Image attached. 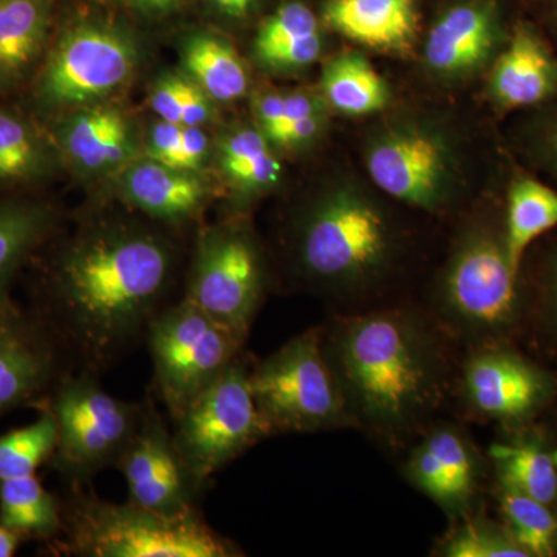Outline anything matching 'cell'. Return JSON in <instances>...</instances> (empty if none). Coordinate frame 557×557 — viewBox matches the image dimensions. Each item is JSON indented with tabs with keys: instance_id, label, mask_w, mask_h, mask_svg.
<instances>
[{
	"instance_id": "obj_1",
	"label": "cell",
	"mask_w": 557,
	"mask_h": 557,
	"mask_svg": "<svg viewBox=\"0 0 557 557\" xmlns=\"http://www.w3.org/2000/svg\"><path fill=\"white\" fill-rule=\"evenodd\" d=\"M174 249L160 234L123 223L95 226L60 249L28 307L75 370L101 376L174 302Z\"/></svg>"
},
{
	"instance_id": "obj_2",
	"label": "cell",
	"mask_w": 557,
	"mask_h": 557,
	"mask_svg": "<svg viewBox=\"0 0 557 557\" xmlns=\"http://www.w3.org/2000/svg\"><path fill=\"white\" fill-rule=\"evenodd\" d=\"M321 330L354 429L383 448L420 438L456 391V343L428 311L387 304L333 313Z\"/></svg>"
},
{
	"instance_id": "obj_3",
	"label": "cell",
	"mask_w": 557,
	"mask_h": 557,
	"mask_svg": "<svg viewBox=\"0 0 557 557\" xmlns=\"http://www.w3.org/2000/svg\"><path fill=\"white\" fill-rule=\"evenodd\" d=\"M397 249L386 211L364 194L344 189L299 219L293 259L300 278L338 306V313H358L376 309L373 296Z\"/></svg>"
},
{
	"instance_id": "obj_4",
	"label": "cell",
	"mask_w": 557,
	"mask_h": 557,
	"mask_svg": "<svg viewBox=\"0 0 557 557\" xmlns=\"http://www.w3.org/2000/svg\"><path fill=\"white\" fill-rule=\"evenodd\" d=\"M60 537L46 545L67 557H240L244 549L209 525L200 508L166 515L104 500L89 486L67 487Z\"/></svg>"
},
{
	"instance_id": "obj_5",
	"label": "cell",
	"mask_w": 557,
	"mask_h": 557,
	"mask_svg": "<svg viewBox=\"0 0 557 557\" xmlns=\"http://www.w3.org/2000/svg\"><path fill=\"white\" fill-rule=\"evenodd\" d=\"M428 313L467 348L515 343L525 332V288L509 258L505 220L478 223L460 237Z\"/></svg>"
},
{
	"instance_id": "obj_6",
	"label": "cell",
	"mask_w": 557,
	"mask_h": 557,
	"mask_svg": "<svg viewBox=\"0 0 557 557\" xmlns=\"http://www.w3.org/2000/svg\"><path fill=\"white\" fill-rule=\"evenodd\" d=\"M145 399L113 397L101 376L75 370L51 391L36 410L54 418L58 445L49 467L67 487L89 486L108 468H115L139 426Z\"/></svg>"
},
{
	"instance_id": "obj_7",
	"label": "cell",
	"mask_w": 557,
	"mask_h": 557,
	"mask_svg": "<svg viewBox=\"0 0 557 557\" xmlns=\"http://www.w3.org/2000/svg\"><path fill=\"white\" fill-rule=\"evenodd\" d=\"M251 388L271 437L354 429L322 350L321 325L299 333L255 362Z\"/></svg>"
},
{
	"instance_id": "obj_8",
	"label": "cell",
	"mask_w": 557,
	"mask_h": 557,
	"mask_svg": "<svg viewBox=\"0 0 557 557\" xmlns=\"http://www.w3.org/2000/svg\"><path fill=\"white\" fill-rule=\"evenodd\" d=\"M145 343L152 359L150 391L172 420L222 376L247 339L177 299L152 319Z\"/></svg>"
},
{
	"instance_id": "obj_9",
	"label": "cell",
	"mask_w": 557,
	"mask_h": 557,
	"mask_svg": "<svg viewBox=\"0 0 557 557\" xmlns=\"http://www.w3.org/2000/svg\"><path fill=\"white\" fill-rule=\"evenodd\" d=\"M252 364L247 351H242L212 386L170 420L180 453L207 485L222 469L271 437L252 395Z\"/></svg>"
},
{
	"instance_id": "obj_10",
	"label": "cell",
	"mask_w": 557,
	"mask_h": 557,
	"mask_svg": "<svg viewBox=\"0 0 557 557\" xmlns=\"http://www.w3.org/2000/svg\"><path fill=\"white\" fill-rule=\"evenodd\" d=\"M454 392L469 416L518 431L555 405L557 376L515 343L480 344L467 348Z\"/></svg>"
},
{
	"instance_id": "obj_11",
	"label": "cell",
	"mask_w": 557,
	"mask_h": 557,
	"mask_svg": "<svg viewBox=\"0 0 557 557\" xmlns=\"http://www.w3.org/2000/svg\"><path fill=\"white\" fill-rule=\"evenodd\" d=\"M265 292V267L258 244L247 230L228 225L201 237L180 299L248 339Z\"/></svg>"
},
{
	"instance_id": "obj_12",
	"label": "cell",
	"mask_w": 557,
	"mask_h": 557,
	"mask_svg": "<svg viewBox=\"0 0 557 557\" xmlns=\"http://www.w3.org/2000/svg\"><path fill=\"white\" fill-rule=\"evenodd\" d=\"M115 468L126 479L131 502L166 515L199 508L209 490L180 453L170 418L160 412L152 391L145 398L137 432Z\"/></svg>"
},
{
	"instance_id": "obj_13",
	"label": "cell",
	"mask_w": 557,
	"mask_h": 557,
	"mask_svg": "<svg viewBox=\"0 0 557 557\" xmlns=\"http://www.w3.org/2000/svg\"><path fill=\"white\" fill-rule=\"evenodd\" d=\"M72 372L64 348L30 307L0 304V417L38 408Z\"/></svg>"
},
{
	"instance_id": "obj_14",
	"label": "cell",
	"mask_w": 557,
	"mask_h": 557,
	"mask_svg": "<svg viewBox=\"0 0 557 557\" xmlns=\"http://www.w3.org/2000/svg\"><path fill=\"white\" fill-rule=\"evenodd\" d=\"M132 67L134 50L127 39L108 28L78 27L51 53L39 94L49 104H81L115 90L129 78Z\"/></svg>"
},
{
	"instance_id": "obj_15",
	"label": "cell",
	"mask_w": 557,
	"mask_h": 557,
	"mask_svg": "<svg viewBox=\"0 0 557 557\" xmlns=\"http://www.w3.org/2000/svg\"><path fill=\"white\" fill-rule=\"evenodd\" d=\"M368 170L380 189L410 207L437 211L449 199V150L434 132H387L369 150Z\"/></svg>"
},
{
	"instance_id": "obj_16",
	"label": "cell",
	"mask_w": 557,
	"mask_h": 557,
	"mask_svg": "<svg viewBox=\"0 0 557 557\" xmlns=\"http://www.w3.org/2000/svg\"><path fill=\"white\" fill-rule=\"evenodd\" d=\"M485 460L463 429L434 423L421 434L405 463L410 485L431 498L450 520L472 509Z\"/></svg>"
},
{
	"instance_id": "obj_17",
	"label": "cell",
	"mask_w": 557,
	"mask_h": 557,
	"mask_svg": "<svg viewBox=\"0 0 557 557\" xmlns=\"http://www.w3.org/2000/svg\"><path fill=\"white\" fill-rule=\"evenodd\" d=\"M490 94L504 110L542 108L557 98V57L527 21L512 27L490 76Z\"/></svg>"
},
{
	"instance_id": "obj_18",
	"label": "cell",
	"mask_w": 557,
	"mask_h": 557,
	"mask_svg": "<svg viewBox=\"0 0 557 557\" xmlns=\"http://www.w3.org/2000/svg\"><path fill=\"white\" fill-rule=\"evenodd\" d=\"M504 40L496 0H474L454 7L431 28L424 47L429 67L461 76L485 65Z\"/></svg>"
},
{
	"instance_id": "obj_19",
	"label": "cell",
	"mask_w": 557,
	"mask_h": 557,
	"mask_svg": "<svg viewBox=\"0 0 557 557\" xmlns=\"http://www.w3.org/2000/svg\"><path fill=\"white\" fill-rule=\"evenodd\" d=\"M325 22L370 49L409 51L416 42V0H330Z\"/></svg>"
},
{
	"instance_id": "obj_20",
	"label": "cell",
	"mask_w": 557,
	"mask_h": 557,
	"mask_svg": "<svg viewBox=\"0 0 557 557\" xmlns=\"http://www.w3.org/2000/svg\"><path fill=\"white\" fill-rule=\"evenodd\" d=\"M487 457L497 483L557 509V448L534 424L509 431Z\"/></svg>"
},
{
	"instance_id": "obj_21",
	"label": "cell",
	"mask_w": 557,
	"mask_h": 557,
	"mask_svg": "<svg viewBox=\"0 0 557 557\" xmlns=\"http://www.w3.org/2000/svg\"><path fill=\"white\" fill-rule=\"evenodd\" d=\"M123 190L127 201L150 219L174 223L193 218L207 194L203 183L188 171L152 159L127 171Z\"/></svg>"
},
{
	"instance_id": "obj_22",
	"label": "cell",
	"mask_w": 557,
	"mask_h": 557,
	"mask_svg": "<svg viewBox=\"0 0 557 557\" xmlns=\"http://www.w3.org/2000/svg\"><path fill=\"white\" fill-rule=\"evenodd\" d=\"M0 525L24 542L50 544L62 531V498L38 474L0 480Z\"/></svg>"
},
{
	"instance_id": "obj_23",
	"label": "cell",
	"mask_w": 557,
	"mask_h": 557,
	"mask_svg": "<svg viewBox=\"0 0 557 557\" xmlns=\"http://www.w3.org/2000/svg\"><path fill=\"white\" fill-rule=\"evenodd\" d=\"M321 49L317 16L299 2L282 5L256 38V57L271 67H306L318 60Z\"/></svg>"
},
{
	"instance_id": "obj_24",
	"label": "cell",
	"mask_w": 557,
	"mask_h": 557,
	"mask_svg": "<svg viewBox=\"0 0 557 557\" xmlns=\"http://www.w3.org/2000/svg\"><path fill=\"white\" fill-rule=\"evenodd\" d=\"M504 220L509 258L520 273L531 245L557 228V190L520 175L509 186Z\"/></svg>"
},
{
	"instance_id": "obj_25",
	"label": "cell",
	"mask_w": 557,
	"mask_h": 557,
	"mask_svg": "<svg viewBox=\"0 0 557 557\" xmlns=\"http://www.w3.org/2000/svg\"><path fill=\"white\" fill-rule=\"evenodd\" d=\"M51 0L0 3V86L20 78L38 57L49 27Z\"/></svg>"
},
{
	"instance_id": "obj_26",
	"label": "cell",
	"mask_w": 557,
	"mask_h": 557,
	"mask_svg": "<svg viewBox=\"0 0 557 557\" xmlns=\"http://www.w3.org/2000/svg\"><path fill=\"white\" fill-rule=\"evenodd\" d=\"M54 215L27 201L0 203V304L11 299V284L21 267L50 236Z\"/></svg>"
},
{
	"instance_id": "obj_27",
	"label": "cell",
	"mask_w": 557,
	"mask_h": 557,
	"mask_svg": "<svg viewBox=\"0 0 557 557\" xmlns=\"http://www.w3.org/2000/svg\"><path fill=\"white\" fill-rule=\"evenodd\" d=\"M70 159L87 170H100L126 156L127 124L116 110L97 108L75 116L62 131Z\"/></svg>"
},
{
	"instance_id": "obj_28",
	"label": "cell",
	"mask_w": 557,
	"mask_h": 557,
	"mask_svg": "<svg viewBox=\"0 0 557 557\" xmlns=\"http://www.w3.org/2000/svg\"><path fill=\"white\" fill-rule=\"evenodd\" d=\"M322 90L330 104L346 115H368L387 102L386 84L358 53H344L329 62L322 75Z\"/></svg>"
},
{
	"instance_id": "obj_29",
	"label": "cell",
	"mask_w": 557,
	"mask_h": 557,
	"mask_svg": "<svg viewBox=\"0 0 557 557\" xmlns=\"http://www.w3.org/2000/svg\"><path fill=\"white\" fill-rule=\"evenodd\" d=\"M185 65L200 89L218 101H234L248 89V73L236 50L215 36L190 39Z\"/></svg>"
},
{
	"instance_id": "obj_30",
	"label": "cell",
	"mask_w": 557,
	"mask_h": 557,
	"mask_svg": "<svg viewBox=\"0 0 557 557\" xmlns=\"http://www.w3.org/2000/svg\"><path fill=\"white\" fill-rule=\"evenodd\" d=\"M502 525L528 557L557 555V509L496 482Z\"/></svg>"
},
{
	"instance_id": "obj_31",
	"label": "cell",
	"mask_w": 557,
	"mask_h": 557,
	"mask_svg": "<svg viewBox=\"0 0 557 557\" xmlns=\"http://www.w3.org/2000/svg\"><path fill=\"white\" fill-rule=\"evenodd\" d=\"M38 420L0 435V480L38 474L49 465L58 445L54 418L38 410Z\"/></svg>"
},
{
	"instance_id": "obj_32",
	"label": "cell",
	"mask_w": 557,
	"mask_h": 557,
	"mask_svg": "<svg viewBox=\"0 0 557 557\" xmlns=\"http://www.w3.org/2000/svg\"><path fill=\"white\" fill-rule=\"evenodd\" d=\"M453 522L454 527L440 541L437 556L528 557L502 522H494L472 509Z\"/></svg>"
},
{
	"instance_id": "obj_33",
	"label": "cell",
	"mask_w": 557,
	"mask_h": 557,
	"mask_svg": "<svg viewBox=\"0 0 557 557\" xmlns=\"http://www.w3.org/2000/svg\"><path fill=\"white\" fill-rule=\"evenodd\" d=\"M222 166L226 175L245 190L267 189L276 185L282 171L265 137L256 131L236 132L223 143Z\"/></svg>"
},
{
	"instance_id": "obj_34",
	"label": "cell",
	"mask_w": 557,
	"mask_h": 557,
	"mask_svg": "<svg viewBox=\"0 0 557 557\" xmlns=\"http://www.w3.org/2000/svg\"><path fill=\"white\" fill-rule=\"evenodd\" d=\"M46 166L42 143L30 124L0 109V185L28 182Z\"/></svg>"
},
{
	"instance_id": "obj_35",
	"label": "cell",
	"mask_w": 557,
	"mask_h": 557,
	"mask_svg": "<svg viewBox=\"0 0 557 557\" xmlns=\"http://www.w3.org/2000/svg\"><path fill=\"white\" fill-rule=\"evenodd\" d=\"M523 282V281H522ZM527 330L557 359V240L541 260L533 284L523 282Z\"/></svg>"
},
{
	"instance_id": "obj_36",
	"label": "cell",
	"mask_w": 557,
	"mask_h": 557,
	"mask_svg": "<svg viewBox=\"0 0 557 557\" xmlns=\"http://www.w3.org/2000/svg\"><path fill=\"white\" fill-rule=\"evenodd\" d=\"M519 141L534 164L557 180V98L523 124Z\"/></svg>"
},
{
	"instance_id": "obj_37",
	"label": "cell",
	"mask_w": 557,
	"mask_h": 557,
	"mask_svg": "<svg viewBox=\"0 0 557 557\" xmlns=\"http://www.w3.org/2000/svg\"><path fill=\"white\" fill-rule=\"evenodd\" d=\"M182 124L161 121L153 127L150 135V159L177 170L180 145H182Z\"/></svg>"
},
{
	"instance_id": "obj_38",
	"label": "cell",
	"mask_w": 557,
	"mask_h": 557,
	"mask_svg": "<svg viewBox=\"0 0 557 557\" xmlns=\"http://www.w3.org/2000/svg\"><path fill=\"white\" fill-rule=\"evenodd\" d=\"M185 81L172 76V78L161 81L153 90L150 104H152V109L156 110L161 121L182 124L180 123V102H182Z\"/></svg>"
},
{
	"instance_id": "obj_39",
	"label": "cell",
	"mask_w": 557,
	"mask_h": 557,
	"mask_svg": "<svg viewBox=\"0 0 557 557\" xmlns=\"http://www.w3.org/2000/svg\"><path fill=\"white\" fill-rule=\"evenodd\" d=\"M208 119V95L197 84L185 81L180 102V123L182 126L200 127Z\"/></svg>"
},
{
	"instance_id": "obj_40",
	"label": "cell",
	"mask_w": 557,
	"mask_h": 557,
	"mask_svg": "<svg viewBox=\"0 0 557 557\" xmlns=\"http://www.w3.org/2000/svg\"><path fill=\"white\" fill-rule=\"evenodd\" d=\"M207 148L208 138L200 127L183 126L177 170L190 171L199 168L205 153H207Z\"/></svg>"
},
{
	"instance_id": "obj_41",
	"label": "cell",
	"mask_w": 557,
	"mask_h": 557,
	"mask_svg": "<svg viewBox=\"0 0 557 557\" xmlns=\"http://www.w3.org/2000/svg\"><path fill=\"white\" fill-rule=\"evenodd\" d=\"M284 95L270 94L260 98L258 102V116L267 138H270L274 131L281 126L282 120H284Z\"/></svg>"
},
{
	"instance_id": "obj_42",
	"label": "cell",
	"mask_w": 557,
	"mask_h": 557,
	"mask_svg": "<svg viewBox=\"0 0 557 557\" xmlns=\"http://www.w3.org/2000/svg\"><path fill=\"white\" fill-rule=\"evenodd\" d=\"M314 113H318V110L311 98L299 94L285 95L284 120H282L281 126L274 131L273 135H271V141H276L278 135H281L282 131L289 126V124L295 123V121L298 120L307 119V116L314 115Z\"/></svg>"
},
{
	"instance_id": "obj_43",
	"label": "cell",
	"mask_w": 557,
	"mask_h": 557,
	"mask_svg": "<svg viewBox=\"0 0 557 557\" xmlns=\"http://www.w3.org/2000/svg\"><path fill=\"white\" fill-rule=\"evenodd\" d=\"M212 5L231 17H245L255 0H211Z\"/></svg>"
},
{
	"instance_id": "obj_44",
	"label": "cell",
	"mask_w": 557,
	"mask_h": 557,
	"mask_svg": "<svg viewBox=\"0 0 557 557\" xmlns=\"http://www.w3.org/2000/svg\"><path fill=\"white\" fill-rule=\"evenodd\" d=\"M22 539L17 534L11 533L10 530L0 525V557H13L16 555Z\"/></svg>"
},
{
	"instance_id": "obj_45",
	"label": "cell",
	"mask_w": 557,
	"mask_h": 557,
	"mask_svg": "<svg viewBox=\"0 0 557 557\" xmlns=\"http://www.w3.org/2000/svg\"><path fill=\"white\" fill-rule=\"evenodd\" d=\"M134 5L148 11H166L172 9L180 0H131Z\"/></svg>"
},
{
	"instance_id": "obj_46",
	"label": "cell",
	"mask_w": 557,
	"mask_h": 557,
	"mask_svg": "<svg viewBox=\"0 0 557 557\" xmlns=\"http://www.w3.org/2000/svg\"><path fill=\"white\" fill-rule=\"evenodd\" d=\"M545 21L557 35V0H547L544 7Z\"/></svg>"
},
{
	"instance_id": "obj_47",
	"label": "cell",
	"mask_w": 557,
	"mask_h": 557,
	"mask_svg": "<svg viewBox=\"0 0 557 557\" xmlns=\"http://www.w3.org/2000/svg\"><path fill=\"white\" fill-rule=\"evenodd\" d=\"M3 2H5V0H0V3H3Z\"/></svg>"
}]
</instances>
